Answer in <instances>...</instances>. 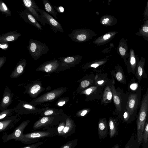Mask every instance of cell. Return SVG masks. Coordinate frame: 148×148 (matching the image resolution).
Masks as SVG:
<instances>
[{
    "label": "cell",
    "instance_id": "60d3db41",
    "mask_svg": "<svg viewBox=\"0 0 148 148\" xmlns=\"http://www.w3.org/2000/svg\"><path fill=\"white\" fill-rule=\"evenodd\" d=\"M7 58L5 56H2L0 58V69H1L4 64L5 63Z\"/></svg>",
    "mask_w": 148,
    "mask_h": 148
},
{
    "label": "cell",
    "instance_id": "ac0fdd59",
    "mask_svg": "<svg viewBox=\"0 0 148 148\" xmlns=\"http://www.w3.org/2000/svg\"><path fill=\"white\" fill-rule=\"evenodd\" d=\"M119 53L123 58L125 64L126 65L127 62V58H128L129 53L128 52V47L126 40L122 38L119 41L118 47Z\"/></svg>",
    "mask_w": 148,
    "mask_h": 148
},
{
    "label": "cell",
    "instance_id": "1f68e13d",
    "mask_svg": "<svg viewBox=\"0 0 148 148\" xmlns=\"http://www.w3.org/2000/svg\"><path fill=\"white\" fill-rule=\"evenodd\" d=\"M60 112L59 110L54 108H49L47 109L42 112L40 115L42 116H48L52 115H58Z\"/></svg>",
    "mask_w": 148,
    "mask_h": 148
},
{
    "label": "cell",
    "instance_id": "c3c4849f",
    "mask_svg": "<svg viewBox=\"0 0 148 148\" xmlns=\"http://www.w3.org/2000/svg\"><path fill=\"white\" fill-rule=\"evenodd\" d=\"M92 90L91 88H89L86 91V93L87 94L89 95L90 94L92 91Z\"/></svg>",
    "mask_w": 148,
    "mask_h": 148
},
{
    "label": "cell",
    "instance_id": "7dc6e473",
    "mask_svg": "<svg viewBox=\"0 0 148 148\" xmlns=\"http://www.w3.org/2000/svg\"><path fill=\"white\" fill-rule=\"evenodd\" d=\"M87 112L86 110H83L81 113V115L82 116H84L86 114Z\"/></svg>",
    "mask_w": 148,
    "mask_h": 148
},
{
    "label": "cell",
    "instance_id": "f35d334b",
    "mask_svg": "<svg viewBox=\"0 0 148 148\" xmlns=\"http://www.w3.org/2000/svg\"><path fill=\"white\" fill-rule=\"evenodd\" d=\"M143 20L148 19V0L147 1L146 5L143 13Z\"/></svg>",
    "mask_w": 148,
    "mask_h": 148
},
{
    "label": "cell",
    "instance_id": "52a82bcc",
    "mask_svg": "<svg viewBox=\"0 0 148 148\" xmlns=\"http://www.w3.org/2000/svg\"><path fill=\"white\" fill-rule=\"evenodd\" d=\"M59 118V114L42 116L34 123L33 129L36 130L42 128H47L54 126L58 123Z\"/></svg>",
    "mask_w": 148,
    "mask_h": 148
},
{
    "label": "cell",
    "instance_id": "cb8c5ba5",
    "mask_svg": "<svg viewBox=\"0 0 148 148\" xmlns=\"http://www.w3.org/2000/svg\"><path fill=\"white\" fill-rule=\"evenodd\" d=\"M144 24L141 25V27L138 32L135 33L136 36L143 37L145 40L148 41V19L143 20Z\"/></svg>",
    "mask_w": 148,
    "mask_h": 148
},
{
    "label": "cell",
    "instance_id": "30bf717a",
    "mask_svg": "<svg viewBox=\"0 0 148 148\" xmlns=\"http://www.w3.org/2000/svg\"><path fill=\"white\" fill-rule=\"evenodd\" d=\"M23 5L27 9L34 17L42 25L40 15L38 12L41 14L42 9L36 5L33 0H23Z\"/></svg>",
    "mask_w": 148,
    "mask_h": 148
},
{
    "label": "cell",
    "instance_id": "7bdbcfd3",
    "mask_svg": "<svg viewBox=\"0 0 148 148\" xmlns=\"http://www.w3.org/2000/svg\"><path fill=\"white\" fill-rule=\"evenodd\" d=\"M89 82L87 80H84L82 81L81 84V86L83 88L87 87L89 84Z\"/></svg>",
    "mask_w": 148,
    "mask_h": 148
},
{
    "label": "cell",
    "instance_id": "d590c367",
    "mask_svg": "<svg viewBox=\"0 0 148 148\" xmlns=\"http://www.w3.org/2000/svg\"><path fill=\"white\" fill-rule=\"evenodd\" d=\"M143 139L144 143L145 144L148 140V115L147 117V121L146 122L143 134Z\"/></svg>",
    "mask_w": 148,
    "mask_h": 148
},
{
    "label": "cell",
    "instance_id": "e575fe53",
    "mask_svg": "<svg viewBox=\"0 0 148 148\" xmlns=\"http://www.w3.org/2000/svg\"><path fill=\"white\" fill-rule=\"evenodd\" d=\"M134 78L131 79L128 85V90L130 92L136 91L139 87L138 84L135 81Z\"/></svg>",
    "mask_w": 148,
    "mask_h": 148
},
{
    "label": "cell",
    "instance_id": "4dcf8cb0",
    "mask_svg": "<svg viewBox=\"0 0 148 148\" xmlns=\"http://www.w3.org/2000/svg\"><path fill=\"white\" fill-rule=\"evenodd\" d=\"M138 141L133 133L130 139L125 145L124 148H136Z\"/></svg>",
    "mask_w": 148,
    "mask_h": 148
},
{
    "label": "cell",
    "instance_id": "d4e9b609",
    "mask_svg": "<svg viewBox=\"0 0 148 148\" xmlns=\"http://www.w3.org/2000/svg\"><path fill=\"white\" fill-rule=\"evenodd\" d=\"M75 127L71 120L67 119L66 120L65 126L63 130L61 136L67 137L75 132Z\"/></svg>",
    "mask_w": 148,
    "mask_h": 148
},
{
    "label": "cell",
    "instance_id": "277c9868",
    "mask_svg": "<svg viewBox=\"0 0 148 148\" xmlns=\"http://www.w3.org/2000/svg\"><path fill=\"white\" fill-rule=\"evenodd\" d=\"M27 47L32 57L36 60L42 55L47 54L49 51V47L45 44L33 39L29 40Z\"/></svg>",
    "mask_w": 148,
    "mask_h": 148
},
{
    "label": "cell",
    "instance_id": "9a60e30c",
    "mask_svg": "<svg viewBox=\"0 0 148 148\" xmlns=\"http://www.w3.org/2000/svg\"><path fill=\"white\" fill-rule=\"evenodd\" d=\"M139 61L138 55L135 54L134 49L132 48H131L130 50L129 56L126 65L127 67V72L129 74L132 73L134 75Z\"/></svg>",
    "mask_w": 148,
    "mask_h": 148
},
{
    "label": "cell",
    "instance_id": "4fadbf2b",
    "mask_svg": "<svg viewBox=\"0 0 148 148\" xmlns=\"http://www.w3.org/2000/svg\"><path fill=\"white\" fill-rule=\"evenodd\" d=\"M19 114L17 113L0 121V132H1L13 128L20 119Z\"/></svg>",
    "mask_w": 148,
    "mask_h": 148
},
{
    "label": "cell",
    "instance_id": "ffe728a7",
    "mask_svg": "<svg viewBox=\"0 0 148 148\" xmlns=\"http://www.w3.org/2000/svg\"><path fill=\"white\" fill-rule=\"evenodd\" d=\"M27 62L25 59L20 60L17 64L11 73L10 77L12 79L16 78L21 75L24 73Z\"/></svg>",
    "mask_w": 148,
    "mask_h": 148
},
{
    "label": "cell",
    "instance_id": "5b68a950",
    "mask_svg": "<svg viewBox=\"0 0 148 148\" xmlns=\"http://www.w3.org/2000/svg\"><path fill=\"white\" fill-rule=\"evenodd\" d=\"M19 103L16 107V112L22 115L40 114L43 111L49 108L48 107L38 108L30 102L22 100H19Z\"/></svg>",
    "mask_w": 148,
    "mask_h": 148
},
{
    "label": "cell",
    "instance_id": "d6986e66",
    "mask_svg": "<svg viewBox=\"0 0 148 148\" xmlns=\"http://www.w3.org/2000/svg\"><path fill=\"white\" fill-rule=\"evenodd\" d=\"M21 34L16 30L3 34L0 36V42L7 43L17 40Z\"/></svg>",
    "mask_w": 148,
    "mask_h": 148
},
{
    "label": "cell",
    "instance_id": "44dd1931",
    "mask_svg": "<svg viewBox=\"0 0 148 148\" xmlns=\"http://www.w3.org/2000/svg\"><path fill=\"white\" fill-rule=\"evenodd\" d=\"M88 29L77 30L74 33V39L77 42H84L90 39L91 36V32Z\"/></svg>",
    "mask_w": 148,
    "mask_h": 148
},
{
    "label": "cell",
    "instance_id": "f6af8a7d",
    "mask_svg": "<svg viewBox=\"0 0 148 148\" xmlns=\"http://www.w3.org/2000/svg\"><path fill=\"white\" fill-rule=\"evenodd\" d=\"M66 103L65 101H59L57 103V105L59 106H62L64 105Z\"/></svg>",
    "mask_w": 148,
    "mask_h": 148
},
{
    "label": "cell",
    "instance_id": "db71d44e",
    "mask_svg": "<svg viewBox=\"0 0 148 148\" xmlns=\"http://www.w3.org/2000/svg\"></svg>",
    "mask_w": 148,
    "mask_h": 148
},
{
    "label": "cell",
    "instance_id": "f1b7e54d",
    "mask_svg": "<svg viewBox=\"0 0 148 148\" xmlns=\"http://www.w3.org/2000/svg\"><path fill=\"white\" fill-rule=\"evenodd\" d=\"M109 135L110 138L114 137L117 134V128L115 123L112 120H110L109 123Z\"/></svg>",
    "mask_w": 148,
    "mask_h": 148
},
{
    "label": "cell",
    "instance_id": "816d5d0a",
    "mask_svg": "<svg viewBox=\"0 0 148 148\" xmlns=\"http://www.w3.org/2000/svg\"><path fill=\"white\" fill-rule=\"evenodd\" d=\"M145 147L146 148H148V140L147 143L145 144V146H144V148Z\"/></svg>",
    "mask_w": 148,
    "mask_h": 148
},
{
    "label": "cell",
    "instance_id": "4316f807",
    "mask_svg": "<svg viewBox=\"0 0 148 148\" xmlns=\"http://www.w3.org/2000/svg\"><path fill=\"white\" fill-rule=\"evenodd\" d=\"M44 8L48 13L52 15L57 19L58 13L54 8L48 0H42Z\"/></svg>",
    "mask_w": 148,
    "mask_h": 148
},
{
    "label": "cell",
    "instance_id": "7402d4cb",
    "mask_svg": "<svg viewBox=\"0 0 148 148\" xmlns=\"http://www.w3.org/2000/svg\"><path fill=\"white\" fill-rule=\"evenodd\" d=\"M109 128L105 120L100 121L98 125V132L100 140L104 139L107 136Z\"/></svg>",
    "mask_w": 148,
    "mask_h": 148
},
{
    "label": "cell",
    "instance_id": "484cf974",
    "mask_svg": "<svg viewBox=\"0 0 148 148\" xmlns=\"http://www.w3.org/2000/svg\"><path fill=\"white\" fill-rule=\"evenodd\" d=\"M101 23L105 26H112L117 22V20L113 16L106 15L102 16L100 19Z\"/></svg>",
    "mask_w": 148,
    "mask_h": 148
},
{
    "label": "cell",
    "instance_id": "ab89813d",
    "mask_svg": "<svg viewBox=\"0 0 148 148\" xmlns=\"http://www.w3.org/2000/svg\"><path fill=\"white\" fill-rule=\"evenodd\" d=\"M9 47V44L8 43L0 42V48L4 50L8 49Z\"/></svg>",
    "mask_w": 148,
    "mask_h": 148
},
{
    "label": "cell",
    "instance_id": "5bb4252c",
    "mask_svg": "<svg viewBox=\"0 0 148 148\" xmlns=\"http://www.w3.org/2000/svg\"><path fill=\"white\" fill-rule=\"evenodd\" d=\"M18 12L21 17L25 21L35 26L39 30H42V25L27 9L25 8L22 11Z\"/></svg>",
    "mask_w": 148,
    "mask_h": 148
},
{
    "label": "cell",
    "instance_id": "681fc988",
    "mask_svg": "<svg viewBox=\"0 0 148 148\" xmlns=\"http://www.w3.org/2000/svg\"><path fill=\"white\" fill-rule=\"evenodd\" d=\"M119 146L118 143L113 146L112 148H119Z\"/></svg>",
    "mask_w": 148,
    "mask_h": 148
},
{
    "label": "cell",
    "instance_id": "8992f818",
    "mask_svg": "<svg viewBox=\"0 0 148 148\" xmlns=\"http://www.w3.org/2000/svg\"><path fill=\"white\" fill-rule=\"evenodd\" d=\"M63 91V90L60 88L54 89L35 99L30 103L36 106L37 105L44 103L51 102L59 97Z\"/></svg>",
    "mask_w": 148,
    "mask_h": 148
},
{
    "label": "cell",
    "instance_id": "74e56055",
    "mask_svg": "<svg viewBox=\"0 0 148 148\" xmlns=\"http://www.w3.org/2000/svg\"><path fill=\"white\" fill-rule=\"evenodd\" d=\"M74 57H69L64 58H61L60 61L65 63H69L73 62L74 61Z\"/></svg>",
    "mask_w": 148,
    "mask_h": 148
},
{
    "label": "cell",
    "instance_id": "ba28073f",
    "mask_svg": "<svg viewBox=\"0 0 148 148\" xmlns=\"http://www.w3.org/2000/svg\"><path fill=\"white\" fill-rule=\"evenodd\" d=\"M40 16L43 25L45 26L46 23L49 25L55 33L58 31L64 32L60 24L47 12L42 10Z\"/></svg>",
    "mask_w": 148,
    "mask_h": 148
},
{
    "label": "cell",
    "instance_id": "83f0119b",
    "mask_svg": "<svg viewBox=\"0 0 148 148\" xmlns=\"http://www.w3.org/2000/svg\"><path fill=\"white\" fill-rule=\"evenodd\" d=\"M16 108H9L2 111L0 113V120H3L7 117L12 116V114L16 112Z\"/></svg>",
    "mask_w": 148,
    "mask_h": 148
},
{
    "label": "cell",
    "instance_id": "9c48e42d",
    "mask_svg": "<svg viewBox=\"0 0 148 148\" xmlns=\"http://www.w3.org/2000/svg\"><path fill=\"white\" fill-rule=\"evenodd\" d=\"M25 92L33 98H36L38 95L45 89L39 80L34 81L25 87Z\"/></svg>",
    "mask_w": 148,
    "mask_h": 148
},
{
    "label": "cell",
    "instance_id": "836d02e7",
    "mask_svg": "<svg viewBox=\"0 0 148 148\" xmlns=\"http://www.w3.org/2000/svg\"><path fill=\"white\" fill-rule=\"evenodd\" d=\"M78 139L69 141L61 146L60 148H75L77 144Z\"/></svg>",
    "mask_w": 148,
    "mask_h": 148
},
{
    "label": "cell",
    "instance_id": "7c38bea8",
    "mask_svg": "<svg viewBox=\"0 0 148 148\" xmlns=\"http://www.w3.org/2000/svg\"><path fill=\"white\" fill-rule=\"evenodd\" d=\"M55 134V128L49 127L45 130L35 131L25 134H24V136L29 138L38 139L53 137Z\"/></svg>",
    "mask_w": 148,
    "mask_h": 148
},
{
    "label": "cell",
    "instance_id": "bcb514c9",
    "mask_svg": "<svg viewBox=\"0 0 148 148\" xmlns=\"http://www.w3.org/2000/svg\"><path fill=\"white\" fill-rule=\"evenodd\" d=\"M99 64H93L91 65V66L94 68H96L98 66Z\"/></svg>",
    "mask_w": 148,
    "mask_h": 148
},
{
    "label": "cell",
    "instance_id": "f907efd6",
    "mask_svg": "<svg viewBox=\"0 0 148 148\" xmlns=\"http://www.w3.org/2000/svg\"><path fill=\"white\" fill-rule=\"evenodd\" d=\"M103 82L104 81L103 80H101L98 81L97 83L99 84H102Z\"/></svg>",
    "mask_w": 148,
    "mask_h": 148
},
{
    "label": "cell",
    "instance_id": "ee69618b",
    "mask_svg": "<svg viewBox=\"0 0 148 148\" xmlns=\"http://www.w3.org/2000/svg\"><path fill=\"white\" fill-rule=\"evenodd\" d=\"M106 97L107 99L108 100L111 99L112 97V92L110 91L107 92Z\"/></svg>",
    "mask_w": 148,
    "mask_h": 148
},
{
    "label": "cell",
    "instance_id": "603a6c76",
    "mask_svg": "<svg viewBox=\"0 0 148 148\" xmlns=\"http://www.w3.org/2000/svg\"><path fill=\"white\" fill-rule=\"evenodd\" d=\"M117 33L116 32H108L97 38L94 42L98 45L104 44L113 38Z\"/></svg>",
    "mask_w": 148,
    "mask_h": 148
},
{
    "label": "cell",
    "instance_id": "f546056e",
    "mask_svg": "<svg viewBox=\"0 0 148 148\" xmlns=\"http://www.w3.org/2000/svg\"><path fill=\"white\" fill-rule=\"evenodd\" d=\"M0 11L2 14L5 15V17L12 15L11 12L6 5L3 1L0 0Z\"/></svg>",
    "mask_w": 148,
    "mask_h": 148
},
{
    "label": "cell",
    "instance_id": "b9f144b4",
    "mask_svg": "<svg viewBox=\"0 0 148 148\" xmlns=\"http://www.w3.org/2000/svg\"><path fill=\"white\" fill-rule=\"evenodd\" d=\"M54 8L57 10V11L59 13H63L64 11V9L62 6H58L57 7L54 6Z\"/></svg>",
    "mask_w": 148,
    "mask_h": 148
},
{
    "label": "cell",
    "instance_id": "3957f363",
    "mask_svg": "<svg viewBox=\"0 0 148 148\" xmlns=\"http://www.w3.org/2000/svg\"><path fill=\"white\" fill-rule=\"evenodd\" d=\"M30 122L29 120H27L22 122L16 127L12 133L9 134H5L2 138L4 143L11 140L19 141L23 144H29L39 142L38 139H30L24 136L23 132L25 127Z\"/></svg>",
    "mask_w": 148,
    "mask_h": 148
},
{
    "label": "cell",
    "instance_id": "7a4b0ae2",
    "mask_svg": "<svg viewBox=\"0 0 148 148\" xmlns=\"http://www.w3.org/2000/svg\"><path fill=\"white\" fill-rule=\"evenodd\" d=\"M141 88L139 87L135 91L127 92L125 109L130 114L132 122L137 117L141 102Z\"/></svg>",
    "mask_w": 148,
    "mask_h": 148
},
{
    "label": "cell",
    "instance_id": "2e32d148",
    "mask_svg": "<svg viewBox=\"0 0 148 148\" xmlns=\"http://www.w3.org/2000/svg\"><path fill=\"white\" fill-rule=\"evenodd\" d=\"M14 97V94L8 87L5 88L3 95L0 104V110L1 111L6 109L12 103Z\"/></svg>",
    "mask_w": 148,
    "mask_h": 148
},
{
    "label": "cell",
    "instance_id": "8d00e7d4",
    "mask_svg": "<svg viewBox=\"0 0 148 148\" xmlns=\"http://www.w3.org/2000/svg\"><path fill=\"white\" fill-rule=\"evenodd\" d=\"M43 143L42 142H38L27 146L23 147L18 148H38Z\"/></svg>",
    "mask_w": 148,
    "mask_h": 148
},
{
    "label": "cell",
    "instance_id": "d6a6232c",
    "mask_svg": "<svg viewBox=\"0 0 148 148\" xmlns=\"http://www.w3.org/2000/svg\"><path fill=\"white\" fill-rule=\"evenodd\" d=\"M119 71L117 72L116 74V77L117 79L119 81L122 82L124 84L126 83V81L125 75L123 72L122 68H119L118 70Z\"/></svg>",
    "mask_w": 148,
    "mask_h": 148
},
{
    "label": "cell",
    "instance_id": "8fae6325",
    "mask_svg": "<svg viewBox=\"0 0 148 148\" xmlns=\"http://www.w3.org/2000/svg\"><path fill=\"white\" fill-rule=\"evenodd\" d=\"M60 63V61L57 59L50 60L42 63L35 70L51 73L57 70Z\"/></svg>",
    "mask_w": 148,
    "mask_h": 148
},
{
    "label": "cell",
    "instance_id": "e0dca14e",
    "mask_svg": "<svg viewBox=\"0 0 148 148\" xmlns=\"http://www.w3.org/2000/svg\"><path fill=\"white\" fill-rule=\"evenodd\" d=\"M145 59L144 57L141 56L136 70L134 76L139 83H140L142 78H146L147 77L145 70Z\"/></svg>",
    "mask_w": 148,
    "mask_h": 148
},
{
    "label": "cell",
    "instance_id": "f5cc1de1",
    "mask_svg": "<svg viewBox=\"0 0 148 148\" xmlns=\"http://www.w3.org/2000/svg\"><path fill=\"white\" fill-rule=\"evenodd\" d=\"M140 144L137 142V145L136 148H139Z\"/></svg>",
    "mask_w": 148,
    "mask_h": 148
},
{
    "label": "cell",
    "instance_id": "6da1fadb",
    "mask_svg": "<svg viewBox=\"0 0 148 148\" xmlns=\"http://www.w3.org/2000/svg\"><path fill=\"white\" fill-rule=\"evenodd\" d=\"M136 117V137L141 139L148 114V89L143 96Z\"/></svg>",
    "mask_w": 148,
    "mask_h": 148
}]
</instances>
